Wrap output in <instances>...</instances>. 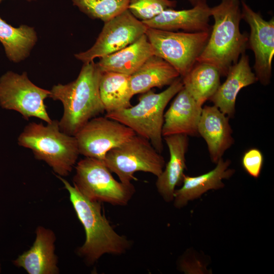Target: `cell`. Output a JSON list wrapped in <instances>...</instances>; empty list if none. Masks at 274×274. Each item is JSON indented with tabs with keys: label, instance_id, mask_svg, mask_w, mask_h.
I'll return each mask as SVG.
<instances>
[{
	"label": "cell",
	"instance_id": "obj_1",
	"mask_svg": "<svg viewBox=\"0 0 274 274\" xmlns=\"http://www.w3.org/2000/svg\"><path fill=\"white\" fill-rule=\"evenodd\" d=\"M102 73L94 61L84 63L76 79L55 85L50 90L49 97L63 105L59 121L62 131L75 136L90 119L105 112L99 90Z\"/></svg>",
	"mask_w": 274,
	"mask_h": 274
},
{
	"label": "cell",
	"instance_id": "obj_2",
	"mask_svg": "<svg viewBox=\"0 0 274 274\" xmlns=\"http://www.w3.org/2000/svg\"><path fill=\"white\" fill-rule=\"evenodd\" d=\"M211 12L214 23L196 62L211 65L221 76L226 77L245 52L249 36L240 31L242 15L239 0H221L219 5L211 8Z\"/></svg>",
	"mask_w": 274,
	"mask_h": 274
},
{
	"label": "cell",
	"instance_id": "obj_3",
	"mask_svg": "<svg viewBox=\"0 0 274 274\" xmlns=\"http://www.w3.org/2000/svg\"><path fill=\"white\" fill-rule=\"evenodd\" d=\"M56 177L68 191L76 215L83 226L86 239L77 253L89 264H93L105 254L120 255L130 248L131 241L118 234L102 212L101 203L82 195L73 185L63 178Z\"/></svg>",
	"mask_w": 274,
	"mask_h": 274
},
{
	"label": "cell",
	"instance_id": "obj_4",
	"mask_svg": "<svg viewBox=\"0 0 274 274\" xmlns=\"http://www.w3.org/2000/svg\"><path fill=\"white\" fill-rule=\"evenodd\" d=\"M18 144L30 149L36 159L45 161L61 177L70 174L80 154L75 136L62 131L57 120L46 125L29 123L19 135Z\"/></svg>",
	"mask_w": 274,
	"mask_h": 274
},
{
	"label": "cell",
	"instance_id": "obj_5",
	"mask_svg": "<svg viewBox=\"0 0 274 274\" xmlns=\"http://www.w3.org/2000/svg\"><path fill=\"white\" fill-rule=\"evenodd\" d=\"M183 87L181 77L163 91L150 90L139 98L135 106L107 113L105 116L131 128L136 134L149 140L160 153L163 151L162 129L165 109L169 101Z\"/></svg>",
	"mask_w": 274,
	"mask_h": 274
},
{
	"label": "cell",
	"instance_id": "obj_6",
	"mask_svg": "<svg viewBox=\"0 0 274 274\" xmlns=\"http://www.w3.org/2000/svg\"><path fill=\"white\" fill-rule=\"evenodd\" d=\"M75 167L73 185L91 200L125 206L135 192L132 183L116 181L103 160L85 157Z\"/></svg>",
	"mask_w": 274,
	"mask_h": 274
},
{
	"label": "cell",
	"instance_id": "obj_7",
	"mask_svg": "<svg viewBox=\"0 0 274 274\" xmlns=\"http://www.w3.org/2000/svg\"><path fill=\"white\" fill-rule=\"evenodd\" d=\"M210 32H180L148 27L145 35L158 56L172 65L181 77L191 70L206 46Z\"/></svg>",
	"mask_w": 274,
	"mask_h": 274
},
{
	"label": "cell",
	"instance_id": "obj_8",
	"mask_svg": "<svg viewBox=\"0 0 274 274\" xmlns=\"http://www.w3.org/2000/svg\"><path fill=\"white\" fill-rule=\"evenodd\" d=\"M121 182L129 184L136 180V172L151 173L157 177L163 170V157L147 139L135 134L121 145L109 151L103 160Z\"/></svg>",
	"mask_w": 274,
	"mask_h": 274
},
{
	"label": "cell",
	"instance_id": "obj_9",
	"mask_svg": "<svg viewBox=\"0 0 274 274\" xmlns=\"http://www.w3.org/2000/svg\"><path fill=\"white\" fill-rule=\"evenodd\" d=\"M50 94V90L33 84L26 72L8 71L0 77L1 107L19 113L26 120L36 117L47 123L52 121L44 104Z\"/></svg>",
	"mask_w": 274,
	"mask_h": 274
},
{
	"label": "cell",
	"instance_id": "obj_10",
	"mask_svg": "<svg viewBox=\"0 0 274 274\" xmlns=\"http://www.w3.org/2000/svg\"><path fill=\"white\" fill-rule=\"evenodd\" d=\"M147 28L127 9L104 22L94 45L88 50L75 54V57L83 63L100 58L133 43L145 33Z\"/></svg>",
	"mask_w": 274,
	"mask_h": 274
},
{
	"label": "cell",
	"instance_id": "obj_11",
	"mask_svg": "<svg viewBox=\"0 0 274 274\" xmlns=\"http://www.w3.org/2000/svg\"><path fill=\"white\" fill-rule=\"evenodd\" d=\"M135 134L131 128L116 120L97 116L90 119L75 136L80 154L104 160L109 151Z\"/></svg>",
	"mask_w": 274,
	"mask_h": 274
},
{
	"label": "cell",
	"instance_id": "obj_12",
	"mask_svg": "<svg viewBox=\"0 0 274 274\" xmlns=\"http://www.w3.org/2000/svg\"><path fill=\"white\" fill-rule=\"evenodd\" d=\"M242 19L249 24L250 33L248 47L254 52V73L261 84L270 83L272 75V60L274 53V19L264 20L259 13L254 11L241 1Z\"/></svg>",
	"mask_w": 274,
	"mask_h": 274
},
{
	"label": "cell",
	"instance_id": "obj_13",
	"mask_svg": "<svg viewBox=\"0 0 274 274\" xmlns=\"http://www.w3.org/2000/svg\"><path fill=\"white\" fill-rule=\"evenodd\" d=\"M229 118L214 105L205 106L202 108L198 133L205 141L214 163H216L222 158L234 143Z\"/></svg>",
	"mask_w": 274,
	"mask_h": 274
},
{
	"label": "cell",
	"instance_id": "obj_14",
	"mask_svg": "<svg viewBox=\"0 0 274 274\" xmlns=\"http://www.w3.org/2000/svg\"><path fill=\"white\" fill-rule=\"evenodd\" d=\"M164 113L162 136L198 135L197 127L202 106L183 87Z\"/></svg>",
	"mask_w": 274,
	"mask_h": 274
},
{
	"label": "cell",
	"instance_id": "obj_15",
	"mask_svg": "<svg viewBox=\"0 0 274 274\" xmlns=\"http://www.w3.org/2000/svg\"><path fill=\"white\" fill-rule=\"evenodd\" d=\"M32 247L13 261V264L29 274H56L59 272L55 254L56 236L54 232L38 226Z\"/></svg>",
	"mask_w": 274,
	"mask_h": 274
},
{
	"label": "cell",
	"instance_id": "obj_16",
	"mask_svg": "<svg viewBox=\"0 0 274 274\" xmlns=\"http://www.w3.org/2000/svg\"><path fill=\"white\" fill-rule=\"evenodd\" d=\"M224 82L220 84L210 98L229 118L234 116L236 97L240 90L257 81L249 63V57L245 52L242 54L237 62L229 69Z\"/></svg>",
	"mask_w": 274,
	"mask_h": 274
},
{
	"label": "cell",
	"instance_id": "obj_17",
	"mask_svg": "<svg viewBox=\"0 0 274 274\" xmlns=\"http://www.w3.org/2000/svg\"><path fill=\"white\" fill-rule=\"evenodd\" d=\"M211 8L207 3L182 10L168 9L152 19L142 21L148 27L166 30L182 29L185 32H210Z\"/></svg>",
	"mask_w": 274,
	"mask_h": 274
},
{
	"label": "cell",
	"instance_id": "obj_18",
	"mask_svg": "<svg viewBox=\"0 0 274 274\" xmlns=\"http://www.w3.org/2000/svg\"><path fill=\"white\" fill-rule=\"evenodd\" d=\"M169 152L165 168L157 177L156 186L158 193L167 202L174 199L175 187L182 184L186 168L185 155L189 140L187 135L175 134L163 137Z\"/></svg>",
	"mask_w": 274,
	"mask_h": 274
},
{
	"label": "cell",
	"instance_id": "obj_19",
	"mask_svg": "<svg viewBox=\"0 0 274 274\" xmlns=\"http://www.w3.org/2000/svg\"><path fill=\"white\" fill-rule=\"evenodd\" d=\"M230 163L229 160H224L221 158L216 163V166L207 173L195 177L184 175L182 187L174 192L175 207H183L189 201L199 197L209 190L223 188L224 184L222 180L230 178L235 172L234 169L229 168Z\"/></svg>",
	"mask_w": 274,
	"mask_h": 274
},
{
	"label": "cell",
	"instance_id": "obj_20",
	"mask_svg": "<svg viewBox=\"0 0 274 274\" xmlns=\"http://www.w3.org/2000/svg\"><path fill=\"white\" fill-rule=\"evenodd\" d=\"M154 55L152 47L145 33L129 45L100 58L97 64L102 72L130 76Z\"/></svg>",
	"mask_w": 274,
	"mask_h": 274
},
{
	"label": "cell",
	"instance_id": "obj_21",
	"mask_svg": "<svg viewBox=\"0 0 274 274\" xmlns=\"http://www.w3.org/2000/svg\"><path fill=\"white\" fill-rule=\"evenodd\" d=\"M180 77L172 65L154 55L130 76V88L133 95L142 94L154 87L169 86Z\"/></svg>",
	"mask_w": 274,
	"mask_h": 274
},
{
	"label": "cell",
	"instance_id": "obj_22",
	"mask_svg": "<svg viewBox=\"0 0 274 274\" xmlns=\"http://www.w3.org/2000/svg\"><path fill=\"white\" fill-rule=\"evenodd\" d=\"M37 41V33L33 27L26 25L15 27L0 16V42L11 61L19 63L27 58Z\"/></svg>",
	"mask_w": 274,
	"mask_h": 274
},
{
	"label": "cell",
	"instance_id": "obj_23",
	"mask_svg": "<svg viewBox=\"0 0 274 274\" xmlns=\"http://www.w3.org/2000/svg\"><path fill=\"white\" fill-rule=\"evenodd\" d=\"M130 76L102 72L99 82V94L105 112L110 113L131 106L133 96L130 86Z\"/></svg>",
	"mask_w": 274,
	"mask_h": 274
},
{
	"label": "cell",
	"instance_id": "obj_24",
	"mask_svg": "<svg viewBox=\"0 0 274 274\" xmlns=\"http://www.w3.org/2000/svg\"><path fill=\"white\" fill-rule=\"evenodd\" d=\"M220 75L214 66L196 62L184 77L183 87L200 105L214 95L220 85Z\"/></svg>",
	"mask_w": 274,
	"mask_h": 274
},
{
	"label": "cell",
	"instance_id": "obj_25",
	"mask_svg": "<svg viewBox=\"0 0 274 274\" xmlns=\"http://www.w3.org/2000/svg\"><path fill=\"white\" fill-rule=\"evenodd\" d=\"M73 5L93 19L105 22L128 9L130 0H71Z\"/></svg>",
	"mask_w": 274,
	"mask_h": 274
},
{
	"label": "cell",
	"instance_id": "obj_26",
	"mask_svg": "<svg viewBox=\"0 0 274 274\" xmlns=\"http://www.w3.org/2000/svg\"><path fill=\"white\" fill-rule=\"evenodd\" d=\"M177 5L174 0H130L128 9L138 19L145 21Z\"/></svg>",
	"mask_w": 274,
	"mask_h": 274
},
{
	"label": "cell",
	"instance_id": "obj_27",
	"mask_svg": "<svg viewBox=\"0 0 274 274\" xmlns=\"http://www.w3.org/2000/svg\"><path fill=\"white\" fill-rule=\"evenodd\" d=\"M264 161L262 152L257 148H251L245 152L242 159L244 170L252 177L258 178Z\"/></svg>",
	"mask_w": 274,
	"mask_h": 274
},
{
	"label": "cell",
	"instance_id": "obj_28",
	"mask_svg": "<svg viewBox=\"0 0 274 274\" xmlns=\"http://www.w3.org/2000/svg\"><path fill=\"white\" fill-rule=\"evenodd\" d=\"M188 1L193 6L207 3V0H188Z\"/></svg>",
	"mask_w": 274,
	"mask_h": 274
},
{
	"label": "cell",
	"instance_id": "obj_29",
	"mask_svg": "<svg viewBox=\"0 0 274 274\" xmlns=\"http://www.w3.org/2000/svg\"><path fill=\"white\" fill-rule=\"evenodd\" d=\"M3 1L4 0H0V3H2ZM28 2H32V1H35L36 0H26Z\"/></svg>",
	"mask_w": 274,
	"mask_h": 274
},
{
	"label": "cell",
	"instance_id": "obj_30",
	"mask_svg": "<svg viewBox=\"0 0 274 274\" xmlns=\"http://www.w3.org/2000/svg\"><path fill=\"white\" fill-rule=\"evenodd\" d=\"M1 266H0V272H1Z\"/></svg>",
	"mask_w": 274,
	"mask_h": 274
}]
</instances>
